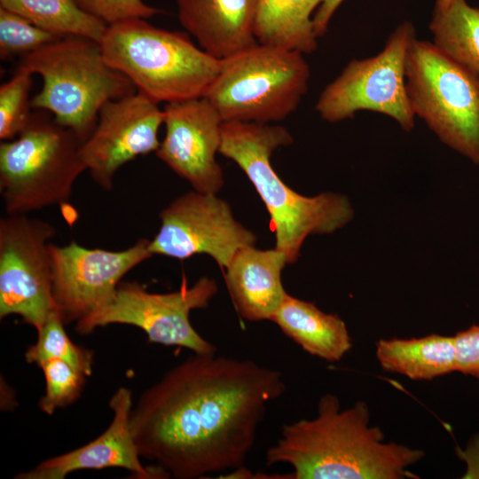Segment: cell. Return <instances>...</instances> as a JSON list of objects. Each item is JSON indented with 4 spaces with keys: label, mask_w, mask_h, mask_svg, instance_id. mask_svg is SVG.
Returning <instances> with one entry per match:
<instances>
[{
    "label": "cell",
    "mask_w": 479,
    "mask_h": 479,
    "mask_svg": "<svg viewBox=\"0 0 479 479\" xmlns=\"http://www.w3.org/2000/svg\"><path fill=\"white\" fill-rule=\"evenodd\" d=\"M89 14L110 25L128 19H149L161 11L145 0H75Z\"/></svg>",
    "instance_id": "cell-28"
},
{
    "label": "cell",
    "mask_w": 479,
    "mask_h": 479,
    "mask_svg": "<svg viewBox=\"0 0 479 479\" xmlns=\"http://www.w3.org/2000/svg\"><path fill=\"white\" fill-rule=\"evenodd\" d=\"M415 30L409 22L397 27L377 55L352 59L320 93L315 109L329 122L353 118L359 111H372L395 120L403 130L414 127L405 84V66Z\"/></svg>",
    "instance_id": "cell-9"
},
{
    "label": "cell",
    "mask_w": 479,
    "mask_h": 479,
    "mask_svg": "<svg viewBox=\"0 0 479 479\" xmlns=\"http://www.w3.org/2000/svg\"><path fill=\"white\" fill-rule=\"evenodd\" d=\"M322 0H258L255 36L259 43L303 54L318 47L313 16Z\"/></svg>",
    "instance_id": "cell-21"
},
{
    "label": "cell",
    "mask_w": 479,
    "mask_h": 479,
    "mask_svg": "<svg viewBox=\"0 0 479 479\" xmlns=\"http://www.w3.org/2000/svg\"><path fill=\"white\" fill-rule=\"evenodd\" d=\"M343 0H322L313 16L315 33L318 37L323 35L328 24Z\"/></svg>",
    "instance_id": "cell-30"
},
{
    "label": "cell",
    "mask_w": 479,
    "mask_h": 479,
    "mask_svg": "<svg viewBox=\"0 0 479 479\" xmlns=\"http://www.w3.org/2000/svg\"><path fill=\"white\" fill-rule=\"evenodd\" d=\"M33 74L17 68L0 86V139L12 140L27 126L32 113L29 98Z\"/></svg>",
    "instance_id": "cell-25"
},
{
    "label": "cell",
    "mask_w": 479,
    "mask_h": 479,
    "mask_svg": "<svg viewBox=\"0 0 479 479\" xmlns=\"http://www.w3.org/2000/svg\"><path fill=\"white\" fill-rule=\"evenodd\" d=\"M158 104L137 90L100 109L94 130L81 145V155L86 170L103 190L113 189L122 166L158 150V132L164 121Z\"/></svg>",
    "instance_id": "cell-14"
},
{
    "label": "cell",
    "mask_w": 479,
    "mask_h": 479,
    "mask_svg": "<svg viewBox=\"0 0 479 479\" xmlns=\"http://www.w3.org/2000/svg\"><path fill=\"white\" fill-rule=\"evenodd\" d=\"M429 28L435 46L479 78V9L466 0H452L435 9Z\"/></svg>",
    "instance_id": "cell-22"
},
{
    "label": "cell",
    "mask_w": 479,
    "mask_h": 479,
    "mask_svg": "<svg viewBox=\"0 0 479 479\" xmlns=\"http://www.w3.org/2000/svg\"><path fill=\"white\" fill-rule=\"evenodd\" d=\"M50 114L35 109L25 130L0 145V193L6 215L67 203L86 170L82 142Z\"/></svg>",
    "instance_id": "cell-6"
},
{
    "label": "cell",
    "mask_w": 479,
    "mask_h": 479,
    "mask_svg": "<svg viewBox=\"0 0 479 479\" xmlns=\"http://www.w3.org/2000/svg\"><path fill=\"white\" fill-rule=\"evenodd\" d=\"M64 325L57 310L51 312L37 332L36 342L25 352V359L27 363L39 365L49 358H59L90 376L92 372L93 352L75 344L66 333Z\"/></svg>",
    "instance_id": "cell-24"
},
{
    "label": "cell",
    "mask_w": 479,
    "mask_h": 479,
    "mask_svg": "<svg viewBox=\"0 0 479 479\" xmlns=\"http://www.w3.org/2000/svg\"><path fill=\"white\" fill-rule=\"evenodd\" d=\"M216 293V283L208 277L192 287L184 279L178 290L165 294L150 293L136 281L121 282L104 304L76 322L75 331L89 334L100 326L130 325L142 329L151 342L215 354L216 348L191 324L190 313L208 307Z\"/></svg>",
    "instance_id": "cell-10"
},
{
    "label": "cell",
    "mask_w": 479,
    "mask_h": 479,
    "mask_svg": "<svg viewBox=\"0 0 479 479\" xmlns=\"http://www.w3.org/2000/svg\"><path fill=\"white\" fill-rule=\"evenodd\" d=\"M109 406L114 413L113 420L99 436L75 450L47 459L15 478L63 479L74 471L108 467L127 469L142 479L164 475L160 470L152 471L140 462L130 424L132 392L125 387L119 388L112 396Z\"/></svg>",
    "instance_id": "cell-16"
},
{
    "label": "cell",
    "mask_w": 479,
    "mask_h": 479,
    "mask_svg": "<svg viewBox=\"0 0 479 479\" xmlns=\"http://www.w3.org/2000/svg\"><path fill=\"white\" fill-rule=\"evenodd\" d=\"M294 139L280 125L262 122H224L219 153L246 174L264 203L275 235V248L288 263L297 261L306 238L329 234L353 218L347 197L334 192L301 195L287 186L271 164L273 152Z\"/></svg>",
    "instance_id": "cell-3"
},
{
    "label": "cell",
    "mask_w": 479,
    "mask_h": 479,
    "mask_svg": "<svg viewBox=\"0 0 479 479\" xmlns=\"http://www.w3.org/2000/svg\"><path fill=\"white\" fill-rule=\"evenodd\" d=\"M62 36L43 30L0 7V59L22 58Z\"/></svg>",
    "instance_id": "cell-27"
},
{
    "label": "cell",
    "mask_w": 479,
    "mask_h": 479,
    "mask_svg": "<svg viewBox=\"0 0 479 479\" xmlns=\"http://www.w3.org/2000/svg\"><path fill=\"white\" fill-rule=\"evenodd\" d=\"M99 45L107 65L157 103L203 98L222 64L188 34L157 27L141 18L108 25Z\"/></svg>",
    "instance_id": "cell-4"
},
{
    "label": "cell",
    "mask_w": 479,
    "mask_h": 479,
    "mask_svg": "<svg viewBox=\"0 0 479 479\" xmlns=\"http://www.w3.org/2000/svg\"><path fill=\"white\" fill-rule=\"evenodd\" d=\"M0 7L59 36L79 35L99 43L108 26L75 0H0Z\"/></svg>",
    "instance_id": "cell-23"
},
{
    "label": "cell",
    "mask_w": 479,
    "mask_h": 479,
    "mask_svg": "<svg viewBox=\"0 0 479 479\" xmlns=\"http://www.w3.org/2000/svg\"><path fill=\"white\" fill-rule=\"evenodd\" d=\"M452 0H436L435 9H444L447 7Z\"/></svg>",
    "instance_id": "cell-31"
},
{
    "label": "cell",
    "mask_w": 479,
    "mask_h": 479,
    "mask_svg": "<svg viewBox=\"0 0 479 479\" xmlns=\"http://www.w3.org/2000/svg\"><path fill=\"white\" fill-rule=\"evenodd\" d=\"M45 379V394L39 400V408L48 415L75 402L81 395L85 377L81 371L59 358L41 362Z\"/></svg>",
    "instance_id": "cell-26"
},
{
    "label": "cell",
    "mask_w": 479,
    "mask_h": 479,
    "mask_svg": "<svg viewBox=\"0 0 479 479\" xmlns=\"http://www.w3.org/2000/svg\"><path fill=\"white\" fill-rule=\"evenodd\" d=\"M178 20L199 46L224 59L258 43V0H177Z\"/></svg>",
    "instance_id": "cell-17"
},
{
    "label": "cell",
    "mask_w": 479,
    "mask_h": 479,
    "mask_svg": "<svg viewBox=\"0 0 479 479\" xmlns=\"http://www.w3.org/2000/svg\"><path fill=\"white\" fill-rule=\"evenodd\" d=\"M55 227L39 218L0 219V318L19 315L38 332L56 310L49 240Z\"/></svg>",
    "instance_id": "cell-11"
},
{
    "label": "cell",
    "mask_w": 479,
    "mask_h": 479,
    "mask_svg": "<svg viewBox=\"0 0 479 479\" xmlns=\"http://www.w3.org/2000/svg\"><path fill=\"white\" fill-rule=\"evenodd\" d=\"M287 263L277 248L240 249L225 269V280L239 314L248 321L271 320L287 294L281 274Z\"/></svg>",
    "instance_id": "cell-18"
},
{
    "label": "cell",
    "mask_w": 479,
    "mask_h": 479,
    "mask_svg": "<svg viewBox=\"0 0 479 479\" xmlns=\"http://www.w3.org/2000/svg\"><path fill=\"white\" fill-rule=\"evenodd\" d=\"M17 68L43 78L32 108L51 113L82 144L106 103L137 91L127 76L107 65L99 43L84 36L66 35L47 43L20 58Z\"/></svg>",
    "instance_id": "cell-5"
},
{
    "label": "cell",
    "mask_w": 479,
    "mask_h": 479,
    "mask_svg": "<svg viewBox=\"0 0 479 479\" xmlns=\"http://www.w3.org/2000/svg\"><path fill=\"white\" fill-rule=\"evenodd\" d=\"M271 321L305 352L329 363L340 361L352 347L340 317L288 294Z\"/></svg>",
    "instance_id": "cell-19"
},
{
    "label": "cell",
    "mask_w": 479,
    "mask_h": 479,
    "mask_svg": "<svg viewBox=\"0 0 479 479\" xmlns=\"http://www.w3.org/2000/svg\"><path fill=\"white\" fill-rule=\"evenodd\" d=\"M285 389L277 370L248 359L195 354L168 371L132 408L138 453L177 479L240 468L267 404Z\"/></svg>",
    "instance_id": "cell-1"
},
{
    "label": "cell",
    "mask_w": 479,
    "mask_h": 479,
    "mask_svg": "<svg viewBox=\"0 0 479 479\" xmlns=\"http://www.w3.org/2000/svg\"><path fill=\"white\" fill-rule=\"evenodd\" d=\"M456 371L479 379V326L454 336Z\"/></svg>",
    "instance_id": "cell-29"
},
{
    "label": "cell",
    "mask_w": 479,
    "mask_h": 479,
    "mask_svg": "<svg viewBox=\"0 0 479 479\" xmlns=\"http://www.w3.org/2000/svg\"><path fill=\"white\" fill-rule=\"evenodd\" d=\"M405 84L415 116L444 144L479 164V78L433 43L415 39Z\"/></svg>",
    "instance_id": "cell-8"
},
{
    "label": "cell",
    "mask_w": 479,
    "mask_h": 479,
    "mask_svg": "<svg viewBox=\"0 0 479 479\" xmlns=\"http://www.w3.org/2000/svg\"><path fill=\"white\" fill-rule=\"evenodd\" d=\"M163 114L165 136L157 157L193 190L216 194L224 185L216 160L224 123L219 114L205 98L167 103Z\"/></svg>",
    "instance_id": "cell-15"
},
{
    "label": "cell",
    "mask_w": 479,
    "mask_h": 479,
    "mask_svg": "<svg viewBox=\"0 0 479 479\" xmlns=\"http://www.w3.org/2000/svg\"><path fill=\"white\" fill-rule=\"evenodd\" d=\"M376 358L384 371L414 381H431L456 371L453 336L436 334L420 338L381 339Z\"/></svg>",
    "instance_id": "cell-20"
},
{
    "label": "cell",
    "mask_w": 479,
    "mask_h": 479,
    "mask_svg": "<svg viewBox=\"0 0 479 479\" xmlns=\"http://www.w3.org/2000/svg\"><path fill=\"white\" fill-rule=\"evenodd\" d=\"M150 240L139 239L120 251L87 248L75 240L66 246L50 243L52 295L64 324L104 304L130 271L153 255Z\"/></svg>",
    "instance_id": "cell-13"
},
{
    "label": "cell",
    "mask_w": 479,
    "mask_h": 479,
    "mask_svg": "<svg viewBox=\"0 0 479 479\" xmlns=\"http://www.w3.org/2000/svg\"><path fill=\"white\" fill-rule=\"evenodd\" d=\"M159 217V231L150 240L153 255L180 260L208 255L226 269L240 249L256 241L255 234L235 219L230 205L216 193L188 192Z\"/></svg>",
    "instance_id": "cell-12"
},
{
    "label": "cell",
    "mask_w": 479,
    "mask_h": 479,
    "mask_svg": "<svg viewBox=\"0 0 479 479\" xmlns=\"http://www.w3.org/2000/svg\"><path fill=\"white\" fill-rule=\"evenodd\" d=\"M425 453L385 442L370 425L368 405L358 401L347 409L339 398H319L317 415L283 425L265 456L266 465L287 464L294 479H403L416 477L407 468Z\"/></svg>",
    "instance_id": "cell-2"
},
{
    "label": "cell",
    "mask_w": 479,
    "mask_h": 479,
    "mask_svg": "<svg viewBox=\"0 0 479 479\" xmlns=\"http://www.w3.org/2000/svg\"><path fill=\"white\" fill-rule=\"evenodd\" d=\"M310 77L303 53L258 43L222 59L203 98L224 122H276L297 109Z\"/></svg>",
    "instance_id": "cell-7"
}]
</instances>
